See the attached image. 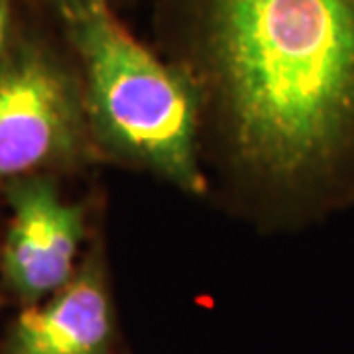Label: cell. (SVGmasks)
Instances as JSON below:
<instances>
[{
  "label": "cell",
  "mask_w": 354,
  "mask_h": 354,
  "mask_svg": "<svg viewBox=\"0 0 354 354\" xmlns=\"http://www.w3.org/2000/svg\"><path fill=\"white\" fill-rule=\"evenodd\" d=\"M158 34L239 203L288 223L329 201L354 165V0H160Z\"/></svg>",
  "instance_id": "1"
},
{
  "label": "cell",
  "mask_w": 354,
  "mask_h": 354,
  "mask_svg": "<svg viewBox=\"0 0 354 354\" xmlns=\"http://www.w3.org/2000/svg\"><path fill=\"white\" fill-rule=\"evenodd\" d=\"M83 67L88 130L109 156L191 195L201 165V104L181 69L134 38L109 4L65 20Z\"/></svg>",
  "instance_id": "2"
},
{
  "label": "cell",
  "mask_w": 354,
  "mask_h": 354,
  "mask_svg": "<svg viewBox=\"0 0 354 354\" xmlns=\"http://www.w3.org/2000/svg\"><path fill=\"white\" fill-rule=\"evenodd\" d=\"M83 83L36 39L0 55V183L83 153L87 138Z\"/></svg>",
  "instance_id": "3"
},
{
  "label": "cell",
  "mask_w": 354,
  "mask_h": 354,
  "mask_svg": "<svg viewBox=\"0 0 354 354\" xmlns=\"http://www.w3.org/2000/svg\"><path fill=\"white\" fill-rule=\"evenodd\" d=\"M6 195L12 221L4 244V276L22 301L36 305L75 276L83 209L65 203L48 177L14 179Z\"/></svg>",
  "instance_id": "4"
},
{
  "label": "cell",
  "mask_w": 354,
  "mask_h": 354,
  "mask_svg": "<svg viewBox=\"0 0 354 354\" xmlns=\"http://www.w3.org/2000/svg\"><path fill=\"white\" fill-rule=\"evenodd\" d=\"M114 313L109 288L97 262L73 279L30 305L14 321L4 354H113Z\"/></svg>",
  "instance_id": "5"
},
{
  "label": "cell",
  "mask_w": 354,
  "mask_h": 354,
  "mask_svg": "<svg viewBox=\"0 0 354 354\" xmlns=\"http://www.w3.org/2000/svg\"><path fill=\"white\" fill-rule=\"evenodd\" d=\"M51 2L59 14L64 16V20L75 16V14L85 12V10H91L95 6H101V4H109V0H48Z\"/></svg>",
  "instance_id": "6"
},
{
  "label": "cell",
  "mask_w": 354,
  "mask_h": 354,
  "mask_svg": "<svg viewBox=\"0 0 354 354\" xmlns=\"http://www.w3.org/2000/svg\"><path fill=\"white\" fill-rule=\"evenodd\" d=\"M10 32H12V2L0 0V55L12 44Z\"/></svg>",
  "instance_id": "7"
}]
</instances>
